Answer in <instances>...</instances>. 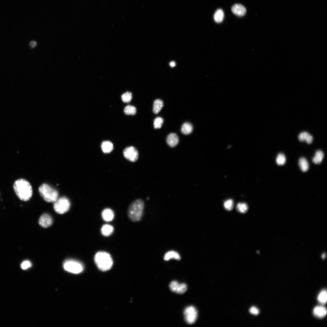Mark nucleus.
Here are the masks:
<instances>
[{"label":"nucleus","mask_w":327,"mask_h":327,"mask_svg":"<svg viewBox=\"0 0 327 327\" xmlns=\"http://www.w3.org/2000/svg\"><path fill=\"white\" fill-rule=\"evenodd\" d=\"M13 188L16 195L21 200L26 201L31 197L33 193L32 187L25 179H20L16 180Z\"/></svg>","instance_id":"f257e3e1"},{"label":"nucleus","mask_w":327,"mask_h":327,"mask_svg":"<svg viewBox=\"0 0 327 327\" xmlns=\"http://www.w3.org/2000/svg\"><path fill=\"white\" fill-rule=\"evenodd\" d=\"M144 206V202L141 199H137L132 201L127 210L129 219L133 222L139 221L143 215Z\"/></svg>","instance_id":"f03ea898"},{"label":"nucleus","mask_w":327,"mask_h":327,"mask_svg":"<svg viewBox=\"0 0 327 327\" xmlns=\"http://www.w3.org/2000/svg\"><path fill=\"white\" fill-rule=\"evenodd\" d=\"M95 263L98 269L102 271L110 269L113 264L112 259L108 253L99 251L96 253L94 257Z\"/></svg>","instance_id":"7ed1b4c3"},{"label":"nucleus","mask_w":327,"mask_h":327,"mask_svg":"<svg viewBox=\"0 0 327 327\" xmlns=\"http://www.w3.org/2000/svg\"><path fill=\"white\" fill-rule=\"evenodd\" d=\"M38 192L43 199L48 202L54 203L58 197V191L46 183H43L39 187Z\"/></svg>","instance_id":"20e7f679"},{"label":"nucleus","mask_w":327,"mask_h":327,"mask_svg":"<svg viewBox=\"0 0 327 327\" xmlns=\"http://www.w3.org/2000/svg\"><path fill=\"white\" fill-rule=\"evenodd\" d=\"M54 203V210L58 214H62L66 213L70 208V201L69 199L65 197H58Z\"/></svg>","instance_id":"39448f33"},{"label":"nucleus","mask_w":327,"mask_h":327,"mask_svg":"<svg viewBox=\"0 0 327 327\" xmlns=\"http://www.w3.org/2000/svg\"><path fill=\"white\" fill-rule=\"evenodd\" d=\"M63 267L65 270L74 274L81 272L84 269L83 266L81 263L72 259L66 260L63 263Z\"/></svg>","instance_id":"423d86ee"},{"label":"nucleus","mask_w":327,"mask_h":327,"mask_svg":"<svg viewBox=\"0 0 327 327\" xmlns=\"http://www.w3.org/2000/svg\"><path fill=\"white\" fill-rule=\"evenodd\" d=\"M184 319L188 324L194 323L197 320V312L196 309L193 306H189L184 309Z\"/></svg>","instance_id":"0eeeda50"},{"label":"nucleus","mask_w":327,"mask_h":327,"mask_svg":"<svg viewBox=\"0 0 327 327\" xmlns=\"http://www.w3.org/2000/svg\"><path fill=\"white\" fill-rule=\"evenodd\" d=\"M124 157L128 160L132 162L136 161L138 158V153L137 150L133 146L125 148L123 151Z\"/></svg>","instance_id":"6e6552de"},{"label":"nucleus","mask_w":327,"mask_h":327,"mask_svg":"<svg viewBox=\"0 0 327 327\" xmlns=\"http://www.w3.org/2000/svg\"><path fill=\"white\" fill-rule=\"evenodd\" d=\"M170 290L177 293L182 294L185 293L187 289V285L185 283H180L176 281L171 282L169 285Z\"/></svg>","instance_id":"1a4fd4ad"},{"label":"nucleus","mask_w":327,"mask_h":327,"mask_svg":"<svg viewBox=\"0 0 327 327\" xmlns=\"http://www.w3.org/2000/svg\"><path fill=\"white\" fill-rule=\"evenodd\" d=\"M39 224L42 227L46 228L50 226L52 223L51 216L47 213L43 214L40 217L38 221Z\"/></svg>","instance_id":"9d476101"},{"label":"nucleus","mask_w":327,"mask_h":327,"mask_svg":"<svg viewBox=\"0 0 327 327\" xmlns=\"http://www.w3.org/2000/svg\"><path fill=\"white\" fill-rule=\"evenodd\" d=\"M231 10L234 14L239 17L243 16L246 12V9L245 7L239 4H236L233 5L232 7Z\"/></svg>","instance_id":"9b49d317"},{"label":"nucleus","mask_w":327,"mask_h":327,"mask_svg":"<svg viewBox=\"0 0 327 327\" xmlns=\"http://www.w3.org/2000/svg\"><path fill=\"white\" fill-rule=\"evenodd\" d=\"M101 216L104 220L106 222H110L114 219V213L111 209L107 208L103 210L101 213Z\"/></svg>","instance_id":"f8f14e48"},{"label":"nucleus","mask_w":327,"mask_h":327,"mask_svg":"<svg viewBox=\"0 0 327 327\" xmlns=\"http://www.w3.org/2000/svg\"><path fill=\"white\" fill-rule=\"evenodd\" d=\"M179 141V139L178 136L174 133L170 134L167 137V143L171 147L176 146L178 143Z\"/></svg>","instance_id":"ddd939ff"},{"label":"nucleus","mask_w":327,"mask_h":327,"mask_svg":"<svg viewBox=\"0 0 327 327\" xmlns=\"http://www.w3.org/2000/svg\"><path fill=\"white\" fill-rule=\"evenodd\" d=\"M313 312L316 317L322 318L326 315L327 310L323 306H317L314 308Z\"/></svg>","instance_id":"4468645a"},{"label":"nucleus","mask_w":327,"mask_h":327,"mask_svg":"<svg viewBox=\"0 0 327 327\" xmlns=\"http://www.w3.org/2000/svg\"><path fill=\"white\" fill-rule=\"evenodd\" d=\"M298 139L300 141H305L308 144L312 143L313 140L312 136L307 132L305 131L299 134Z\"/></svg>","instance_id":"2eb2a0df"},{"label":"nucleus","mask_w":327,"mask_h":327,"mask_svg":"<svg viewBox=\"0 0 327 327\" xmlns=\"http://www.w3.org/2000/svg\"><path fill=\"white\" fill-rule=\"evenodd\" d=\"M101 148L104 153H108L112 151L114 146L112 143L110 141H103L101 144Z\"/></svg>","instance_id":"dca6fc26"},{"label":"nucleus","mask_w":327,"mask_h":327,"mask_svg":"<svg viewBox=\"0 0 327 327\" xmlns=\"http://www.w3.org/2000/svg\"><path fill=\"white\" fill-rule=\"evenodd\" d=\"M172 259L180 260V256L177 252L174 251H170L167 252L164 257V259L165 261H168Z\"/></svg>","instance_id":"f3484780"},{"label":"nucleus","mask_w":327,"mask_h":327,"mask_svg":"<svg viewBox=\"0 0 327 327\" xmlns=\"http://www.w3.org/2000/svg\"><path fill=\"white\" fill-rule=\"evenodd\" d=\"M113 231V227L111 225L107 224L103 225L101 229V234L105 236L111 235Z\"/></svg>","instance_id":"a211bd4d"},{"label":"nucleus","mask_w":327,"mask_h":327,"mask_svg":"<svg viewBox=\"0 0 327 327\" xmlns=\"http://www.w3.org/2000/svg\"><path fill=\"white\" fill-rule=\"evenodd\" d=\"M164 106L163 101L161 100L157 99L155 100L154 103L153 111L155 114L158 113Z\"/></svg>","instance_id":"6ab92c4d"},{"label":"nucleus","mask_w":327,"mask_h":327,"mask_svg":"<svg viewBox=\"0 0 327 327\" xmlns=\"http://www.w3.org/2000/svg\"><path fill=\"white\" fill-rule=\"evenodd\" d=\"M224 16L223 11L221 9H218L214 14L213 16L214 20L216 22H221L223 21Z\"/></svg>","instance_id":"aec40b11"},{"label":"nucleus","mask_w":327,"mask_h":327,"mask_svg":"<svg viewBox=\"0 0 327 327\" xmlns=\"http://www.w3.org/2000/svg\"><path fill=\"white\" fill-rule=\"evenodd\" d=\"M323 157V152L321 150H318L316 152L315 156L312 159V161L315 164H319L322 162Z\"/></svg>","instance_id":"412c9836"},{"label":"nucleus","mask_w":327,"mask_h":327,"mask_svg":"<svg viewBox=\"0 0 327 327\" xmlns=\"http://www.w3.org/2000/svg\"><path fill=\"white\" fill-rule=\"evenodd\" d=\"M299 164L301 170L304 172L306 171L309 169L308 163L307 160L304 157H302L299 159Z\"/></svg>","instance_id":"4be33fe9"},{"label":"nucleus","mask_w":327,"mask_h":327,"mask_svg":"<svg viewBox=\"0 0 327 327\" xmlns=\"http://www.w3.org/2000/svg\"><path fill=\"white\" fill-rule=\"evenodd\" d=\"M193 129L192 124L186 122L183 125L181 131L182 133L184 134H188L192 132Z\"/></svg>","instance_id":"5701e85b"},{"label":"nucleus","mask_w":327,"mask_h":327,"mask_svg":"<svg viewBox=\"0 0 327 327\" xmlns=\"http://www.w3.org/2000/svg\"><path fill=\"white\" fill-rule=\"evenodd\" d=\"M317 299L318 301L321 304H325L327 302V295L326 290L322 291L319 294Z\"/></svg>","instance_id":"b1692460"},{"label":"nucleus","mask_w":327,"mask_h":327,"mask_svg":"<svg viewBox=\"0 0 327 327\" xmlns=\"http://www.w3.org/2000/svg\"><path fill=\"white\" fill-rule=\"evenodd\" d=\"M124 112L127 115H134L136 113V107L133 106L128 105L125 107Z\"/></svg>","instance_id":"393cba45"},{"label":"nucleus","mask_w":327,"mask_h":327,"mask_svg":"<svg viewBox=\"0 0 327 327\" xmlns=\"http://www.w3.org/2000/svg\"><path fill=\"white\" fill-rule=\"evenodd\" d=\"M248 207L247 205L245 203H240L236 206V209L239 212L241 213H246L248 210Z\"/></svg>","instance_id":"a878e982"},{"label":"nucleus","mask_w":327,"mask_h":327,"mask_svg":"<svg viewBox=\"0 0 327 327\" xmlns=\"http://www.w3.org/2000/svg\"><path fill=\"white\" fill-rule=\"evenodd\" d=\"M132 94L130 92H127L124 93L121 96L122 101L124 103L130 102L132 99Z\"/></svg>","instance_id":"bb28decb"},{"label":"nucleus","mask_w":327,"mask_h":327,"mask_svg":"<svg viewBox=\"0 0 327 327\" xmlns=\"http://www.w3.org/2000/svg\"><path fill=\"white\" fill-rule=\"evenodd\" d=\"M286 161V158L285 155L282 153L279 154L276 159V162L279 165L284 164Z\"/></svg>","instance_id":"cd10ccee"},{"label":"nucleus","mask_w":327,"mask_h":327,"mask_svg":"<svg viewBox=\"0 0 327 327\" xmlns=\"http://www.w3.org/2000/svg\"><path fill=\"white\" fill-rule=\"evenodd\" d=\"M224 206L225 209L227 210H231L234 206V202L232 199H228L226 200L224 203Z\"/></svg>","instance_id":"c85d7f7f"},{"label":"nucleus","mask_w":327,"mask_h":327,"mask_svg":"<svg viewBox=\"0 0 327 327\" xmlns=\"http://www.w3.org/2000/svg\"><path fill=\"white\" fill-rule=\"evenodd\" d=\"M164 120L160 117L156 118L154 121V127L156 129L160 128L163 124Z\"/></svg>","instance_id":"c756f323"},{"label":"nucleus","mask_w":327,"mask_h":327,"mask_svg":"<svg viewBox=\"0 0 327 327\" xmlns=\"http://www.w3.org/2000/svg\"><path fill=\"white\" fill-rule=\"evenodd\" d=\"M31 266V263L28 260L23 261L21 264V267L22 269H26Z\"/></svg>","instance_id":"7c9ffc66"},{"label":"nucleus","mask_w":327,"mask_h":327,"mask_svg":"<svg viewBox=\"0 0 327 327\" xmlns=\"http://www.w3.org/2000/svg\"><path fill=\"white\" fill-rule=\"evenodd\" d=\"M249 312L251 314L255 315H258L259 313V309L254 306L252 307L250 309Z\"/></svg>","instance_id":"2f4dec72"},{"label":"nucleus","mask_w":327,"mask_h":327,"mask_svg":"<svg viewBox=\"0 0 327 327\" xmlns=\"http://www.w3.org/2000/svg\"><path fill=\"white\" fill-rule=\"evenodd\" d=\"M37 45V43L35 41H32L29 43L30 46L32 48L35 47Z\"/></svg>","instance_id":"473e14b6"},{"label":"nucleus","mask_w":327,"mask_h":327,"mask_svg":"<svg viewBox=\"0 0 327 327\" xmlns=\"http://www.w3.org/2000/svg\"><path fill=\"white\" fill-rule=\"evenodd\" d=\"M169 64L171 67H173L175 66L176 63L174 61H172L170 62Z\"/></svg>","instance_id":"72a5a7b5"},{"label":"nucleus","mask_w":327,"mask_h":327,"mask_svg":"<svg viewBox=\"0 0 327 327\" xmlns=\"http://www.w3.org/2000/svg\"><path fill=\"white\" fill-rule=\"evenodd\" d=\"M326 257V254L325 253H323L322 256V259H325Z\"/></svg>","instance_id":"f704fd0d"}]
</instances>
